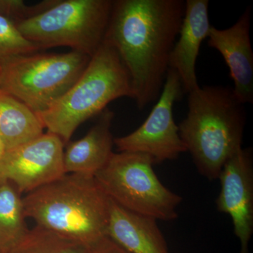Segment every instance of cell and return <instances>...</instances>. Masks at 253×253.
<instances>
[{
    "instance_id": "1",
    "label": "cell",
    "mask_w": 253,
    "mask_h": 253,
    "mask_svg": "<svg viewBox=\"0 0 253 253\" xmlns=\"http://www.w3.org/2000/svg\"><path fill=\"white\" fill-rule=\"evenodd\" d=\"M185 12L183 0H116L103 42L117 51L139 110L162 92Z\"/></svg>"
},
{
    "instance_id": "2",
    "label": "cell",
    "mask_w": 253,
    "mask_h": 253,
    "mask_svg": "<svg viewBox=\"0 0 253 253\" xmlns=\"http://www.w3.org/2000/svg\"><path fill=\"white\" fill-rule=\"evenodd\" d=\"M188 94L187 116L178 126L179 136L198 172L214 181L242 148L245 104L229 86H199Z\"/></svg>"
},
{
    "instance_id": "3",
    "label": "cell",
    "mask_w": 253,
    "mask_h": 253,
    "mask_svg": "<svg viewBox=\"0 0 253 253\" xmlns=\"http://www.w3.org/2000/svg\"><path fill=\"white\" fill-rule=\"evenodd\" d=\"M23 204L36 226L84 247L107 236L111 201L94 176L64 174L28 193Z\"/></svg>"
},
{
    "instance_id": "4",
    "label": "cell",
    "mask_w": 253,
    "mask_h": 253,
    "mask_svg": "<svg viewBox=\"0 0 253 253\" xmlns=\"http://www.w3.org/2000/svg\"><path fill=\"white\" fill-rule=\"evenodd\" d=\"M124 96L133 97L129 74L117 51L103 42L69 90L37 115L48 132L67 144L78 126Z\"/></svg>"
},
{
    "instance_id": "5",
    "label": "cell",
    "mask_w": 253,
    "mask_h": 253,
    "mask_svg": "<svg viewBox=\"0 0 253 253\" xmlns=\"http://www.w3.org/2000/svg\"><path fill=\"white\" fill-rule=\"evenodd\" d=\"M91 56L66 53L18 55L0 60V89L35 113L49 109L79 79Z\"/></svg>"
},
{
    "instance_id": "6",
    "label": "cell",
    "mask_w": 253,
    "mask_h": 253,
    "mask_svg": "<svg viewBox=\"0 0 253 253\" xmlns=\"http://www.w3.org/2000/svg\"><path fill=\"white\" fill-rule=\"evenodd\" d=\"M111 0H56L51 7L15 26L40 50L69 46L92 56L104 42Z\"/></svg>"
},
{
    "instance_id": "7",
    "label": "cell",
    "mask_w": 253,
    "mask_h": 253,
    "mask_svg": "<svg viewBox=\"0 0 253 253\" xmlns=\"http://www.w3.org/2000/svg\"><path fill=\"white\" fill-rule=\"evenodd\" d=\"M154 165L146 155L113 154L94 179L110 200L126 211L156 220H174L182 198L163 185Z\"/></svg>"
},
{
    "instance_id": "8",
    "label": "cell",
    "mask_w": 253,
    "mask_h": 253,
    "mask_svg": "<svg viewBox=\"0 0 253 253\" xmlns=\"http://www.w3.org/2000/svg\"><path fill=\"white\" fill-rule=\"evenodd\" d=\"M181 91L180 78L169 68L162 92L144 123L130 134L114 139L118 151L146 155L154 165L173 161L186 152L173 115Z\"/></svg>"
},
{
    "instance_id": "9",
    "label": "cell",
    "mask_w": 253,
    "mask_h": 253,
    "mask_svg": "<svg viewBox=\"0 0 253 253\" xmlns=\"http://www.w3.org/2000/svg\"><path fill=\"white\" fill-rule=\"evenodd\" d=\"M63 141L46 132L8 150L0 158V184L9 182L22 193L31 192L66 174Z\"/></svg>"
},
{
    "instance_id": "10",
    "label": "cell",
    "mask_w": 253,
    "mask_h": 253,
    "mask_svg": "<svg viewBox=\"0 0 253 253\" xmlns=\"http://www.w3.org/2000/svg\"><path fill=\"white\" fill-rule=\"evenodd\" d=\"M218 179L220 192L216 200L219 212L230 216L239 253H249L253 234V150L241 148L225 163Z\"/></svg>"
},
{
    "instance_id": "11",
    "label": "cell",
    "mask_w": 253,
    "mask_h": 253,
    "mask_svg": "<svg viewBox=\"0 0 253 253\" xmlns=\"http://www.w3.org/2000/svg\"><path fill=\"white\" fill-rule=\"evenodd\" d=\"M251 7L230 28L218 29L211 26L208 35L210 47L220 53L229 67L232 88L242 104L253 103V52L251 36Z\"/></svg>"
},
{
    "instance_id": "12",
    "label": "cell",
    "mask_w": 253,
    "mask_h": 253,
    "mask_svg": "<svg viewBox=\"0 0 253 253\" xmlns=\"http://www.w3.org/2000/svg\"><path fill=\"white\" fill-rule=\"evenodd\" d=\"M208 0H186L185 12L179 36L169 58V68L179 78L186 93L199 87L196 73V60L201 44L211 30Z\"/></svg>"
},
{
    "instance_id": "13",
    "label": "cell",
    "mask_w": 253,
    "mask_h": 253,
    "mask_svg": "<svg viewBox=\"0 0 253 253\" xmlns=\"http://www.w3.org/2000/svg\"><path fill=\"white\" fill-rule=\"evenodd\" d=\"M114 113L106 108L87 134L79 140L68 142L63 153L66 174L94 176L112 157L114 144L111 123Z\"/></svg>"
},
{
    "instance_id": "14",
    "label": "cell",
    "mask_w": 253,
    "mask_h": 253,
    "mask_svg": "<svg viewBox=\"0 0 253 253\" xmlns=\"http://www.w3.org/2000/svg\"><path fill=\"white\" fill-rule=\"evenodd\" d=\"M110 201L108 237L129 253H169L158 220L126 211Z\"/></svg>"
},
{
    "instance_id": "15",
    "label": "cell",
    "mask_w": 253,
    "mask_h": 253,
    "mask_svg": "<svg viewBox=\"0 0 253 253\" xmlns=\"http://www.w3.org/2000/svg\"><path fill=\"white\" fill-rule=\"evenodd\" d=\"M44 129L36 113L0 89V138L6 151L37 139Z\"/></svg>"
},
{
    "instance_id": "16",
    "label": "cell",
    "mask_w": 253,
    "mask_h": 253,
    "mask_svg": "<svg viewBox=\"0 0 253 253\" xmlns=\"http://www.w3.org/2000/svg\"><path fill=\"white\" fill-rule=\"evenodd\" d=\"M21 194L12 184H0V253H9L27 234Z\"/></svg>"
},
{
    "instance_id": "17",
    "label": "cell",
    "mask_w": 253,
    "mask_h": 253,
    "mask_svg": "<svg viewBox=\"0 0 253 253\" xmlns=\"http://www.w3.org/2000/svg\"><path fill=\"white\" fill-rule=\"evenodd\" d=\"M83 245L36 226L9 253H83Z\"/></svg>"
},
{
    "instance_id": "18",
    "label": "cell",
    "mask_w": 253,
    "mask_h": 253,
    "mask_svg": "<svg viewBox=\"0 0 253 253\" xmlns=\"http://www.w3.org/2000/svg\"><path fill=\"white\" fill-rule=\"evenodd\" d=\"M38 50L39 48L26 39L14 23L0 15V60L33 54Z\"/></svg>"
},
{
    "instance_id": "19",
    "label": "cell",
    "mask_w": 253,
    "mask_h": 253,
    "mask_svg": "<svg viewBox=\"0 0 253 253\" xmlns=\"http://www.w3.org/2000/svg\"><path fill=\"white\" fill-rule=\"evenodd\" d=\"M56 1L47 0L33 6H28L21 0H0V15L16 25L49 9Z\"/></svg>"
},
{
    "instance_id": "20",
    "label": "cell",
    "mask_w": 253,
    "mask_h": 253,
    "mask_svg": "<svg viewBox=\"0 0 253 253\" xmlns=\"http://www.w3.org/2000/svg\"><path fill=\"white\" fill-rule=\"evenodd\" d=\"M83 253H129L116 242L105 236L94 244L87 246Z\"/></svg>"
},
{
    "instance_id": "21",
    "label": "cell",
    "mask_w": 253,
    "mask_h": 253,
    "mask_svg": "<svg viewBox=\"0 0 253 253\" xmlns=\"http://www.w3.org/2000/svg\"><path fill=\"white\" fill-rule=\"evenodd\" d=\"M6 151V147H5L4 143H3V141H1V138H0V158L4 156Z\"/></svg>"
}]
</instances>
